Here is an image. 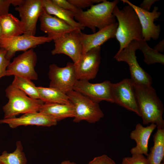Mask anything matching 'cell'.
<instances>
[{
  "instance_id": "obj_1",
  "label": "cell",
  "mask_w": 164,
  "mask_h": 164,
  "mask_svg": "<svg viewBox=\"0 0 164 164\" xmlns=\"http://www.w3.org/2000/svg\"><path fill=\"white\" fill-rule=\"evenodd\" d=\"M134 86L143 124H154L156 125L157 129L164 128L162 118L163 105L155 90L151 85H142L135 83Z\"/></svg>"
},
{
  "instance_id": "obj_2",
  "label": "cell",
  "mask_w": 164,
  "mask_h": 164,
  "mask_svg": "<svg viewBox=\"0 0 164 164\" xmlns=\"http://www.w3.org/2000/svg\"><path fill=\"white\" fill-rule=\"evenodd\" d=\"M112 14L117 18L118 22L115 38L119 43L120 51L133 40L142 39V31L138 16L130 5L120 9L116 5Z\"/></svg>"
},
{
  "instance_id": "obj_3",
  "label": "cell",
  "mask_w": 164,
  "mask_h": 164,
  "mask_svg": "<svg viewBox=\"0 0 164 164\" xmlns=\"http://www.w3.org/2000/svg\"><path fill=\"white\" fill-rule=\"evenodd\" d=\"M119 2V0L112 2L103 0L86 11L81 10L75 13L74 19L83 28L87 27L94 33L96 28L100 30L116 22L112 12Z\"/></svg>"
},
{
  "instance_id": "obj_4",
  "label": "cell",
  "mask_w": 164,
  "mask_h": 164,
  "mask_svg": "<svg viewBox=\"0 0 164 164\" xmlns=\"http://www.w3.org/2000/svg\"><path fill=\"white\" fill-rule=\"evenodd\" d=\"M5 92L8 101L2 107L4 118H15L20 114L39 112L44 103L40 99L28 96L12 84L6 87Z\"/></svg>"
},
{
  "instance_id": "obj_5",
  "label": "cell",
  "mask_w": 164,
  "mask_h": 164,
  "mask_svg": "<svg viewBox=\"0 0 164 164\" xmlns=\"http://www.w3.org/2000/svg\"><path fill=\"white\" fill-rule=\"evenodd\" d=\"M67 94L74 106L75 115L73 122L78 123L85 121L94 123L99 121L104 117V113L98 103L73 90L67 93Z\"/></svg>"
},
{
  "instance_id": "obj_6",
  "label": "cell",
  "mask_w": 164,
  "mask_h": 164,
  "mask_svg": "<svg viewBox=\"0 0 164 164\" xmlns=\"http://www.w3.org/2000/svg\"><path fill=\"white\" fill-rule=\"evenodd\" d=\"M138 49L137 41L133 40L120 51H118L114 58L118 61L127 63L129 67L131 78L136 84L151 85L152 79L141 67L137 61L135 51Z\"/></svg>"
},
{
  "instance_id": "obj_7",
  "label": "cell",
  "mask_w": 164,
  "mask_h": 164,
  "mask_svg": "<svg viewBox=\"0 0 164 164\" xmlns=\"http://www.w3.org/2000/svg\"><path fill=\"white\" fill-rule=\"evenodd\" d=\"M52 40L47 36L25 34L13 36H2L0 39V48L6 51V57L10 60L18 51H25Z\"/></svg>"
},
{
  "instance_id": "obj_8",
  "label": "cell",
  "mask_w": 164,
  "mask_h": 164,
  "mask_svg": "<svg viewBox=\"0 0 164 164\" xmlns=\"http://www.w3.org/2000/svg\"><path fill=\"white\" fill-rule=\"evenodd\" d=\"M37 56L33 49L24 51L15 58L8 67L6 76H18L31 80H37L38 75L35 67Z\"/></svg>"
},
{
  "instance_id": "obj_9",
  "label": "cell",
  "mask_w": 164,
  "mask_h": 164,
  "mask_svg": "<svg viewBox=\"0 0 164 164\" xmlns=\"http://www.w3.org/2000/svg\"><path fill=\"white\" fill-rule=\"evenodd\" d=\"M134 84L131 79L128 78L124 79L116 83H112V96L114 103L135 112L140 117Z\"/></svg>"
},
{
  "instance_id": "obj_10",
  "label": "cell",
  "mask_w": 164,
  "mask_h": 164,
  "mask_svg": "<svg viewBox=\"0 0 164 164\" xmlns=\"http://www.w3.org/2000/svg\"><path fill=\"white\" fill-rule=\"evenodd\" d=\"M15 9L19 13L23 34L35 36L37 22L43 10L42 0H21Z\"/></svg>"
},
{
  "instance_id": "obj_11",
  "label": "cell",
  "mask_w": 164,
  "mask_h": 164,
  "mask_svg": "<svg viewBox=\"0 0 164 164\" xmlns=\"http://www.w3.org/2000/svg\"><path fill=\"white\" fill-rule=\"evenodd\" d=\"M109 80L98 83H91L89 81L77 80L73 90L97 103L103 101L114 103L111 86Z\"/></svg>"
},
{
  "instance_id": "obj_12",
  "label": "cell",
  "mask_w": 164,
  "mask_h": 164,
  "mask_svg": "<svg viewBox=\"0 0 164 164\" xmlns=\"http://www.w3.org/2000/svg\"><path fill=\"white\" fill-rule=\"evenodd\" d=\"M81 30L77 29L53 40L54 48L53 55L64 54L68 56L75 63L82 55V46L80 38Z\"/></svg>"
},
{
  "instance_id": "obj_13",
  "label": "cell",
  "mask_w": 164,
  "mask_h": 164,
  "mask_svg": "<svg viewBox=\"0 0 164 164\" xmlns=\"http://www.w3.org/2000/svg\"><path fill=\"white\" fill-rule=\"evenodd\" d=\"M49 69L50 87L57 89L66 94L73 90L77 80L73 63L68 62L63 67L53 63L50 65Z\"/></svg>"
},
{
  "instance_id": "obj_14",
  "label": "cell",
  "mask_w": 164,
  "mask_h": 164,
  "mask_svg": "<svg viewBox=\"0 0 164 164\" xmlns=\"http://www.w3.org/2000/svg\"><path fill=\"white\" fill-rule=\"evenodd\" d=\"M124 3L127 4L131 6L136 13L141 26L143 39L146 42L152 39H157L161 31V26L155 24L154 22L161 15V13L158 11L159 8L154 7L152 12L143 10L128 0H121Z\"/></svg>"
},
{
  "instance_id": "obj_15",
  "label": "cell",
  "mask_w": 164,
  "mask_h": 164,
  "mask_svg": "<svg viewBox=\"0 0 164 164\" xmlns=\"http://www.w3.org/2000/svg\"><path fill=\"white\" fill-rule=\"evenodd\" d=\"M101 58V46L82 54L78 61L73 63L77 80L89 81L94 78L99 70Z\"/></svg>"
},
{
  "instance_id": "obj_16",
  "label": "cell",
  "mask_w": 164,
  "mask_h": 164,
  "mask_svg": "<svg viewBox=\"0 0 164 164\" xmlns=\"http://www.w3.org/2000/svg\"><path fill=\"white\" fill-rule=\"evenodd\" d=\"M39 19L40 29L52 40L78 29L73 27L57 17L48 14L43 9Z\"/></svg>"
},
{
  "instance_id": "obj_17",
  "label": "cell",
  "mask_w": 164,
  "mask_h": 164,
  "mask_svg": "<svg viewBox=\"0 0 164 164\" xmlns=\"http://www.w3.org/2000/svg\"><path fill=\"white\" fill-rule=\"evenodd\" d=\"M57 121L52 117L39 112L27 113L18 118H3L0 124H6L12 128L28 125L50 127L56 125Z\"/></svg>"
},
{
  "instance_id": "obj_18",
  "label": "cell",
  "mask_w": 164,
  "mask_h": 164,
  "mask_svg": "<svg viewBox=\"0 0 164 164\" xmlns=\"http://www.w3.org/2000/svg\"><path fill=\"white\" fill-rule=\"evenodd\" d=\"M118 26V23L116 22L92 34H86L80 31V36L82 54L93 49L101 46L108 39L115 38Z\"/></svg>"
},
{
  "instance_id": "obj_19",
  "label": "cell",
  "mask_w": 164,
  "mask_h": 164,
  "mask_svg": "<svg viewBox=\"0 0 164 164\" xmlns=\"http://www.w3.org/2000/svg\"><path fill=\"white\" fill-rule=\"evenodd\" d=\"M157 125L151 124L146 127L143 126L140 123L137 124L135 129L130 134V138L135 142L136 146L130 150L132 155H147L148 143L150 136Z\"/></svg>"
},
{
  "instance_id": "obj_20",
  "label": "cell",
  "mask_w": 164,
  "mask_h": 164,
  "mask_svg": "<svg viewBox=\"0 0 164 164\" xmlns=\"http://www.w3.org/2000/svg\"><path fill=\"white\" fill-rule=\"evenodd\" d=\"M39 112L47 115L57 122L68 118H74V108L71 103L68 104L44 103Z\"/></svg>"
},
{
  "instance_id": "obj_21",
  "label": "cell",
  "mask_w": 164,
  "mask_h": 164,
  "mask_svg": "<svg viewBox=\"0 0 164 164\" xmlns=\"http://www.w3.org/2000/svg\"><path fill=\"white\" fill-rule=\"evenodd\" d=\"M43 9L48 14L54 16L64 21L73 27L84 29L74 19L75 12L64 9L53 3L51 0H42Z\"/></svg>"
},
{
  "instance_id": "obj_22",
  "label": "cell",
  "mask_w": 164,
  "mask_h": 164,
  "mask_svg": "<svg viewBox=\"0 0 164 164\" xmlns=\"http://www.w3.org/2000/svg\"><path fill=\"white\" fill-rule=\"evenodd\" d=\"M2 36H13L24 34L23 27L20 20L11 13L0 16Z\"/></svg>"
},
{
  "instance_id": "obj_23",
  "label": "cell",
  "mask_w": 164,
  "mask_h": 164,
  "mask_svg": "<svg viewBox=\"0 0 164 164\" xmlns=\"http://www.w3.org/2000/svg\"><path fill=\"white\" fill-rule=\"evenodd\" d=\"M153 138L154 145L146 158L149 164H161L164 156V128L157 129Z\"/></svg>"
},
{
  "instance_id": "obj_24",
  "label": "cell",
  "mask_w": 164,
  "mask_h": 164,
  "mask_svg": "<svg viewBox=\"0 0 164 164\" xmlns=\"http://www.w3.org/2000/svg\"><path fill=\"white\" fill-rule=\"evenodd\" d=\"M40 98L44 103L68 104L71 103L68 96L59 90L51 87H37Z\"/></svg>"
},
{
  "instance_id": "obj_25",
  "label": "cell",
  "mask_w": 164,
  "mask_h": 164,
  "mask_svg": "<svg viewBox=\"0 0 164 164\" xmlns=\"http://www.w3.org/2000/svg\"><path fill=\"white\" fill-rule=\"evenodd\" d=\"M16 148L12 153L3 151L0 155V163L2 164H26L27 160L23 152V147L21 142H16Z\"/></svg>"
},
{
  "instance_id": "obj_26",
  "label": "cell",
  "mask_w": 164,
  "mask_h": 164,
  "mask_svg": "<svg viewBox=\"0 0 164 164\" xmlns=\"http://www.w3.org/2000/svg\"><path fill=\"white\" fill-rule=\"evenodd\" d=\"M138 49L140 50L143 53L144 62L148 65L156 63L164 64V55L154 49L150 47L146 42L142 39L137 41Z\"/></svg>"
},
{
  "instance_id": "obj_27",
  "label": "cell",
  "mask_w": 164,
  "mask_h": 164,
  "mask_svg": "<svg viewBox=\"0 0 164 164\" xmlns=\"http://www.w3.org/2000/svg\"><path fill=\"white\" fill-rule=\"evenodd\" d=\"M12 84L29 97L35 99H39V94L37 87L31 80L19 76H14Z\"/></svg>"
},
{
  "instance_id": "obj_28",
  "label": "cell",
  "mask_w": 164,
  "mask_h": 164,
  "mask_svg": "<svg viewBox=\"0 0 164 164\" xmlns=\"http://www.w3.org/2000/svg\"><path fill=\"white\" fill-rule=\"evenodd\" d=\"M121 164H149L147 159L142 155H132V157H125Z\"/></svg>"
},
{
  "instance_id": "obj_29",
  "label": "cell",
  "mask_w": 164,
  "mask_h": 164,
  "mask_svg": "<svg viewBox=\"0 0 164 164\" xmlns=\"http://www.w3.org/2000/svg\"><path fill=\"white\" fill-rule=\"evenodd\" d=\"M6 51L0 48V79L6 76L7 68L10 64V60L6 57Z\"/></svg>"
},
{
  "instance_id": "obj_30",
  "label": "cell",
  "mask_w": 164,
  "mask_h": 164,
  "mask_svg": "<svg viewBox=\"0 0 164 164\" xmlns=\"http://www.w3.org/2000/svg\"><path fill=\"white\" fill-rule=\"evenodd\" d=\"M72 4L77 8L82 9L90 7L94 4H97L102 2L103 0H68Z\"/></svg>"
},
{
  "instance_id": "obj_31",
  "label": "cell",
  "mask_w": 164,
  "mask_h": 164,
  "mask_svg": "<svg viewBox=\"0 0 164 164\" xmlns=\"http://www.w3.org/2000/svg\"><path fill=\"white\" fill-rule=\"evenodd\" d=\"M52 2L59 7L67 10L78 13L81 10L71 3L68 0H51Z\"/></svg>"
},
{
  "instance_id": "obj_32",
  "label": "cell",
  "mask_w": 164,
  "mask_h": 164,
  "mask_svg": "<svg viewBox=\"0 0 164 164\" xmlns=\"http://www.w3.org/2000/svg\"><path fill=\"white\" fill-rule=\"evenodd\" d=\"M87 164H116L108 156L103 155L94 157Z\"/></svg>"
},
{
  "instance_id": "obj_33",
  "label": "cell",
  "mask_w": 164,
  "mask_h": 164,
  "mask_svg": "<svg viewBox=\"0 0 164 164\" xmlns=\"http://www.w3.org/2000/svg\"><path fill=\"white\" fill-rule=\"evenodd\" d=\"M12 0H0V16L9 13Z\"/></svg>"
},
{
  "instance_id": "obj_34",
  "label": "cell",
  "mask_w": 164,
  "mask_h": 164,
  "mask_svg": "<svg viewBox=\"0 0 164 164\" xmlns=\"http://www.w3.org/2000/svg\"><path fill=\"white\" fill-rule=\"evenodd\" d=\"M158 0H144L140 5L139 7L141 9L146 11H149L152 4Z\"/></svg>"
},
{
  "instance_id": "obj_35",
  "label": "cell",
  "mask_w": 164,
  "mask_h": 164,
  "mask_svg": "<svg viewBox=\"0 0 164 164\" xmlns=\"http://www.w3.org/2000/svg\"><path fill=\"white\" fill-rule=\"evenodd\" d=\"M154 49L160 53L163 52L164 50V39L155 45L154 47Z\"/></svg>"
},
{
  "instance_id": "obj_36",
  "label": "cell",
  "mask_w": 164,
  "mask_h": 164,
  "mask_svg": "<svg viewBox=\"0 0 164 164\" xmlns=\"http://www.w3.org/2000/svg\"><path fill=\"white\" fill-rule=\"evenodd\" d=\"M60 164H77L76 163L69 160H64L62 161Z\"/></svg>"
},
{
  "instance_id": "obj_37",
  "label": "cell",
  "mask_w": 164,
  "mask_h": 164,
  "mask_svg": "<svg viewBox=\"0 0 164 164\" xmlns=\"http://www.w3.org/2000/svg\"><path fill=\"white\" fill-rule=\"evenodd\" d=\"M2 32H1V26L0 25V39L2 37Z\"/></svg>"
},
{
  "instance_id": "obj_38",
  "label": "cell",
  "mask_w": 164,
  "mask_h": 164,
  "mask_svg": "<svg viewBox=\"0 0 164 164\" xmlns=\"http://www.w3.org/2000/svg\"><path fill=\"white\" fill-rule=\"evenodd\" d=\"M161 164H164V163H161Z\"/></svg>"
},
{
  "instance_id": "obj_39",
  "label": "cell",
  "mask_w": 164,
  "mask_h": 164,
  "mask_svg": "<svg viewBox=\"0 0 164 164\" xmlns=\"http://www.w3.org/2000/svg\"><path fill=\"white\" fill-rule=\"evenodd\" d=\"M0 164H1V163H0Z\"/></svg>"
}]
</instances>
